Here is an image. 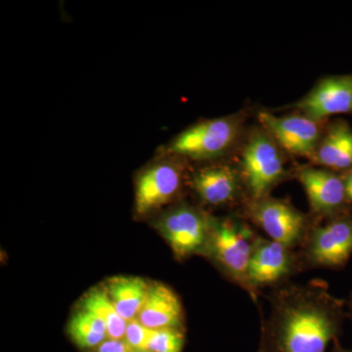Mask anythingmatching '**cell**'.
Segmentation results:
<instances>
[{
    "instance_id": "17",
    "label": "cell",
    "mask_w": 352,
    "mask_h": 352,
    "mask_svg": "<svg viewBox=\"0 0 352 352\" xmlns=\"http://www.w3.org/2000/svg\"><path fill=\"white\" fill-rule=\"evenodd\" d=\"M67 333L76 346L82 351L95 349L108 339V329L98 316L80 309L69 319Z\"/></svg>"
},
{
    "instance_id": "5",
    "label": "cell",
    "mask_w": 352,
    "mask_h": 352,
    "mask_svg": "<svg viewBox=\"0 0 352 352\" xmlns=\"http://www.w3.org/2000/svg\"><path fill=\"white\" fill-rule=\"evenodd\" d=\"M242 179L252 201L268 196L270 190L283 179L284 159L276 141L270 134H254L243 151Z\"/></svg>"
},
{
    "instance_id": "14",
    "label": "cell",
    "mask_w": 352,
    "mask_h": 352,
    "mask_svg": "<svg viewBox=\"0 0 352 352\" xmlns=\"http://www.w3.org/2000/svg\"><path fill=\"white\" fill-rule=\"evenodd\" d=\"M136 318L152 330L182 329V302L170 287L162 283L149 285L144 305Z\"/></svg>"
},
{
    "instance_id": "13",
    "label": "cell",
    "mask_w": 352,
    "mask_h": 352,
    "mask_svg": "<svg viewBox=\"0 0 352 352\" xmlns=\"http://www.w3.org/2000/svg\"><path fill=\"white\" fill-rule=\"evenodd\" d=\"M191 186L204 203L217 207L237 201L245 187L242 176L226 164H212L194 171Z\"/></svg>"
},
{
    "instance_id": "4",
    "label": "cell",
    "mask_w": 352,
    "mask_h": 352,
    "mask_svg": "<svg viewBox=\"0 0 352 352\" xmlns=\"http://www.w3.org/2000/svg\"><path fill=\"white\" fill-rule=\"evenodd\" d=\"M239 129L240 120L236 117L204 120L178 134L168 153L194 161L215 159L230 149Z\"/></svg>"
},
{
    "instance_id": "18",
    "label": "cell",
    "mask_w": 352,
    "mask_h": 352,
    "mask_svg": "<svg viewBox=\"0 0 352 352\" xmlns=\"http://www.w3.org/2000/svg\"><path fill=\"white\" fill-rule=\"evenodd\" d=\"M80 309L98 316L108 329V339L124 340L127 321L118 312L105 289L94 288L83 296Z\"/></svg>"
},
{
    "instance_id": "6",
    "label": "cell",
    "mask_w": 352,
    "mask_h": 352,
    "mask_svg": "<svg viewBox=\"0 0 352 352\" xmlns=\"http://www.w3.org/2000/svg\"><path fill=\"white\" fill-rule=\"evenodd\" d=\"M249 217L270 239L293 250L302 247L312 226L307 215L288 201L270 196L252 201Z\"/></svg>"
},
{
    "instance_id": "24",
    "label": "cell",
    "mask_w": 352,
    "mask_h": 352,
    "mask_svg": "<svg viewBox=\"0 0 352 352\" xmlns=\"http://www.w3.org/2000/svg\"><path fill=\"white\" fill-rule=\"evenodd\" d=\"M349 309H351V315H352V294L351 296V300H349Z\"/></svg>"
},
{
    "instance_id": "19",
    "label": "cell",
    "mask_w": 352,
    "mask_h": 352,
    "mask_svg": "<svg viewBox=\"0 0 352 352\" xmlns=\"http://www.w3.org/2000/svg\"><path fill=\"white\" fill-rule=\"evenodd\" d=\"M185 333L183 329L164 328L153 330L148 344L152 352H183Z\"/></svg>"
},
{
    "instance_id": "16",
    "label": "cell",
    "mask_w": 352,
    "mask_h": 352,
    "mask_svg": "<svg viewBox=\"0 0 352 352\" xmlns=\"http://www.w3.org/2000/svg\"><path fill=\"white\" fill-rule=\"evenodd\" d=\"M149 285L144 279L120 276L109 280L106 292L120 316L129 322L135 319L144 305Z\"/></svg>"
},
{
    "instance_id": "3",
    "label": "cell",
    "mask_w": 352,
    "mask_h": 352,
    "mask_svg": "<svg viewBox=\"0 0 352 352\" xmlns=\"http://www.w3.org/2000/svg\"><path fill=\"white\" fill-rule=\"evenodd\" d=\"M352 254V217L340 214L312 226L298 252L300 267L340 268Z\"/></svg>"
},
{
    "instance_id": "11",
    "label": "cell",
    "mask_w": 352,
    "mask_h": 352,
    "mask_svg": "<svg viewBox=\"0 0 352 352\" xmlns=\"http://www.w3.org/2000/svg\"><path fill=\"white\" fill-rule=\"evenodd\" d=\"M259 122L268 134L287 152L296 156L314 157L321 140V131L315 120L305 115L277 117L261 112Z\"/></svg>"
},
{
    "instance_id": "1",
    "label": "cell",
    "mask_w": 352,
    "mask_h": 352,
    "mask_svg": "<svg viewBox=\"0 0 352 352\" xmlns=\"http://www.w3.org/2000/svg\"><path fill=\"white\" fill-rule=\"evenodd\" d=\"M270 314L261 327L263 352H325L339 340L344 302L326 285L279 286L271 296Z\"/></svg>"
},
{
    "instance_id": "22",
    "label": "cell",
    "mask_w": 352,
    "mask_h": 352,
    "mask_svg": "<svg viewBox=\"0 0 352 352\" xmlns=\"http://www.w3.org/2000/svg\"><path fill=\"white\" fill-rule=\"evenodd\" d=\"M342 177L344 182L347 201L352 204V168L346 171Z\"/></svg>"
},
{
    "instance_id": "10",
    "label": "cell",
    "mask_w": 352,
    "mask_h": 352,
    "mask_svg": "<svg viewBox=\"0 0 352 352\" xmlns=\"http://www.w3.org/2000/svg\"><path fill=\"white\" fill-rule=\"evenodd\" d=\"M296 178L316 217L328 220L344 214L347 199L342 176L327 168L305 166L298 171Z\"/></svg>"
},
{
    "instance_id": "26",
    "label": "cell",
    "mask_w": 352,
    "mask_h": 352,
    "mask_svg": "<svg viewBox=\"0 0 352 352\" xmlns=\"http://www.w3.org/2000/svg\"><path fill=\"white\" fill-rule=\"evenodd\" d=\"M258 352H263V351H261V349H259V347H258Z\"/></svg>"
},
{
    "instance_id": "9",
    "label": "cell",
    "mask_w": 352,
    "mask_h": 352,
    "mask_svg": "<svg viewBox=\"0 0 352 352\" xmlns=\"http://www.w3.org/2000/svg\"><path fill=\"white\" fill-rule=\"evenodd\" d=\"M182 170L179 164L161 161L141 171L136 177L134 210L146 215L170 203L179 192Z\"/></svg>"
},
{
    "instance_id": "25",
    "label": "cell",
    "mask_w": 352,
    "mask_h": 352,
    "mask_svg": "<svg viewBox=\"0 0 352 352\" xmlns=\"http://www.w3.org/2000/svg\"><path fill=\"white\" fill-rule=\"evenodd\" d=\"M131 352H152L150 351H131Z\"/></svg>"
},
{
    "instance_id": "20",
    "label": "cell",
    "mask_w": 352,
    "mask_h": 352,
    "mask_svg": "<svg viewBox=\"0 0 352 352\" xmlns=\"http://www.w3.org/2000/svg\"><path fill=\"white\" fill-rule=\"evenodd\" d=\"M153 330L143 325L138 318L127 322L124 340L131 351H148Z\"/></svg>"
},
{
    "instance_id": "23",
    "label": "cell",
    "mask_w": 352,
    "mask_h": 352,
    "mask_svg": "<svg viewBox=\"0 0 352 352\" xmlns=\"http://www.w3.org/2000/svg\"><path fill=\"white\" fill-rule=\"evenodd\" d=\"M332 352H352V349H344V347H342V344H340V340H337L336 342H333Z\"/></svg>"
},
{
    "instance_id": "21",
    "label": "cell",
    "mask_w": 352,
    "mask_h": 352,
    "mask_svg": "<svg viewBox=\"0 0 352 352\" xmlns=\"http://www.w3.org/2000/svg\"><path fill=\"white\" fill-rule=\"evenodd\" d=\"M94 352H131L124 340L107 339L100 346H97Z\"/></svg>"
},
{
    "instance_id": "2",
    "label": "cell",
    "mask_w": 352,
    "mask_h": 352,
    "mask_svg": "<svg viewBox=\"0 0 352 352\" xmlns=\"http://www.w3.org/2000/svg\"><path fill=\"white\" fill-rule=\"evenodd\" d=\"M258 236L240 219H212L210 237L204 251L228 279L250 296L252 292L248 270Z\"/></svg>"
},
{
    "instance_id": "7",
    "label": "cell",
    "mask_w": 352,
    "mask_h": 352,
    "mask_svg": "<svg viewBox=\"0 0 352 352\" xmlns=\"http://www.w3.org/2000/svg\"><path fill=\"white\" fill-rule=\"evenodd\" d=\"M212 217L188 205L178 206L159 219L160 232L177 258L204 252L210 237Z\"/></svg>"
},
{
    "instance_id": "8",
    "label": "cell",
    "mask_w": 352,
    "mask_h": 352,
    "mask_svg": "<svg viewBox=\"0 0 352 352\" xmlns=\"http://www.w3.org/2000/svg\"><path fill=\"white\" fill-rule=\"evenodd\" d=\"M300 270V258L295 250L258 236L248 270L252 298L256 302L259 289L280 286Z\"/></svg>"
},
{
    "instance_id": "12",
    "label": "cell",
    "mask_w": 352,
    "mask_h": 352,
    "mask_svg": "<svg viewBox=\"0 0 352 352\" xmlns=\"http://www.w3.org/2000/svg\"><path fill=\"white\" fill-rule=\"evenodd\" d=\"M296 108L315 122L339 113H352V76L324 78L296 104Z\"/></svg>"
},
{
    "instance_id": "15",
    "label": "cell",
    "mask_w": 352,
    "mask_h": 352,
    "mask_svg": "<svg viewBox=\"0 0 352 352\" xmlns=\"http://www.w3.org/2000/svg\"><path fill=\"white\" fill-rule=\"evenodd\" d=\"M312 160L317 166L332 171L352 168V129L346 122H338L329 127L321 138Z\"/></svg>"
}]
</instances>
